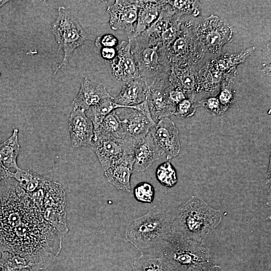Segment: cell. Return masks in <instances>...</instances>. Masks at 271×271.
<instances>
[{"label": "cell", "instance_id": "cell-42", "mask_svg": "<svg viewBox=\"0 0 271 271\" xmlns=\"http://www.w3.org/2000/svg\"><path fill=\"white\" fill-rule=\"evenodd\" d=\"M191 271H224L219 266L211 264L209 262L201 264L192 269Z\"/></svg>", "mask_w": 271, "mask_h": 271}, {"label": "cell", "instance_id": "cell-10", "mask_svg": "<svg viewBox=\"0 0 271 271\" xmlns=\"http://www.w3.org/2000/svg\"><path fill=\"white\" fill-rule=\"evenodd\" d=\"M136 143L128 136L116 138L94 135L91 146L105 171L124 156L133 154Z\"/></svg>", "mask_w": 271, "mask_h": 271}, {"label": "cell", "instance_id": "cell-38", "mask_svg": "<svg viewBox=\"0 0 271 271\" xmlns=\"http://www.w3.org/2000/svg\"><path fill=\"white\" fill-rule=\"evenodd\" d=\"M181 25L180 19L175 21L161 36L160 41L166 49L179 36Z\"/></svg>", "mask_w": 271, "mask_h": 271}, {"label": "cell", "instance_id": "cell-33", "mask_svg": "<svg viewBox=\"0 0 271 271\" xmlns=\"http://www.w3.org/2000/svg\"><path fill=\"white\" fill-rule=\"evenodd\" d=\"M232 77L230 76L225 77L220 84L217 96L216 95L225 112L232 104L234 98Z\"/></svg>", "mask_w": 271, "mask_h": 271}, {"label": "cell", "instance_id": "cell-31", "mask_svg": "<svg viewBox=\"0 0 271 271\" xmlns=\"http://www.w3.org/2000/svg\"><path fill=\"white\" fill-rule=\"evenodd\" d=\"M11 177L15 179L29 195L38 189L45 178L31 170L21 168L13 173Z\"/></svg>", "mask_w": 271, "mask_h": 271}, {"label": "cell", "instance_id": "cell-39", "mask_svg": "<svg viewBox=\"0 0 271 271\" xmlns=\"http://www.w3.org/2000/svg\"><path fill=\"white\" fill-rule=\"evenodd\" d=\"M117 38L112 34H105L97 37L95 40V45L98 48L107 47L116 48L118 44Z\"/></svg>", "mask_w": 271, "mask_h": 271}, {"label": "cell", "instance_id": "cell-25", "mask_svg": "<svg viewBox=\"0 0 271 271\" xmlns=\"http://www.w3.org/2000/svg\"><path fill=\"white\" fill-rule=\"evenodd\" d=\"M18 133L19 130L14 129L11 136L0 144V163L11 173L20 169L17 164V159L20 149Z\"/></svg>", "mask_w": 271, "mask_h": 271}, {"label": "cell", "instance_id": "cell-34", "mask_svg": "<svg viewBox=\"0 0 271 271\" xmlns=\"http://www.w3.org/2000/svg\"><path fill=\"white\" fill-rule=\"evenodd\" d=\"M176 14L181 16L184 14H192L194 17H197L200 13V6L198 1H167Z\"/></svg>", "mask_w": 271, "mask_h": 271}, {"label": "cell", "instance_id": "cell-8", "mask_svg": "<svg viewBox=\"0 0 271 271\" xmlns=\"http://www.w3.org/2000/svg\"><path fill=\"white\" fill-rule=\"evenodd\" d=\"M205 53L196 37L194 26L190 22L182 24L179 36L166 49L170 66L179 68L194 67L203 59Z\"/></svg>", "mask_w": 271, "mask_h": 271}, {"label": "cell", "instance_id": "cell-19", "mask_svg": "<svg viewBox=\"0 0 271 271\" xmlns=\"http://www.w3.org/2000/svg\"><path fill=\"white\" fill-rule=\"evenodd\" d=\"M111 97L105 86L94 83L85 77L81 83L79 91L73 99L72 104L73 108H80L86 111L89 107Z\"/></svg>", "mask_w": 271, "mask_h": 271}, {"label": "cell", "instance_id": "cell-2", "mask_svg": "<svg viewBox=\"0 0 271 271\" xmlns=\"http://www.w3.org/2000/svg\"><path fill=\"white\" fill-rule=\"evenodd\" d=\"M173 214L154 206L132 219L125 230V239L143 253L158 255L172 233Z\"/></svg>", "mask_w": 271, "mask_h": 271}, {"label": "cell", "instance_id": "cell-16", "mask_svg": "<svg viewBox=\"0 0 271 271\" xmlns=\"http://www.w3.org/2000/svg\"><path fill=\"white\" fill-rule=\"evenodd\" d=\"M122 109L115 111L121 121L125 134L134 138L137 142L144 138L156 123L135 109Z\"/></svg>", "mask_w": 271, "mask_h": 271}, {"label": "cell", "instance_id": "cell-12", "mask_svg": "<svg viewBox=\"0 0 271 271\" xmlns=\"http://www.w3.org/2000/svg\"><path fill=\"white\" fill-rule=\"evenodd\" d=\"M116 48L117 53L114 58L105 61L112 79L122 85L141 78L131 52L129 42L122 41Z\"/></svg>", "mask_w": 271, "mask_h": 271}, {"label": "cell", "instance_id": "cell-36", "mask_svg": "<svg viewBox=\"0 0 271 271\" xmlns=\"http://www.w3.org/2000/svg\"><path fill=\"white\" fill-rule=\"evenodd\" d=\"M195 101L197 107L203 106L212 114L219 115L225 113L216 96H209Z\"/></svg>", "mask_w": 271, "mask_h": 271}, {"label": "cell", "instance_id": "cell-26", "mask_svg": "<svg viewBox=\"0 0 271 271\" xmlns=\"http://www.w3.org/2000/svg\"><path fill=\"white\" fill-rule=\"evenodd\" d=\"M180 17L167 3L162 8L157 19L142 34L149 38L160 41L161 36L175 21L180 19Z\"/></svg>", "mask_w": 271, "mask_h": 271}, {"label": "cell", "instance_id": "cell-11", "mask_svg": "<svg viewBox=\"0 0 271 271\" xmlns=\"http://www.w3.org/2000/svg\"><path fill=\"white\" fill-rule=\"evenodd\" d=\"M168 73L154 78L147 86L146 100L153 120L157 122L162 118L174 114L176 105L170 97L171 86Z\"/></svg>", "mask_w": 271, "mask_h": 271}, {"label": "cell", "instance_id": "cell-27", "mask_svg": "<svg viewBox=\"0 0 271 271\" xmlns=\"http://www.w3.org/2000/svg\"><path fill=\"white\" fill-rule=\"evenodd\" d=\"M40 269L33 261L20 255L4 251L0 256V271H36Z\"/></svg>", "mask_w": 271, "mask_h": 271}, {"label": "cell", "instance_id": "cell-35", "mask_svg": "<svg viewBox=\"0 0 271 271\" xmlns=\"http://www.w3.org/2000/svg\"><path fill=\"white\" fill-rule=\"evenodd\" d=\"M133 196L139 202L152 203L155 197V189L152 184L148 182H141L133 188Z\"/></svg>", "mask_w": 271, "mask_h": 271}, {"label": "cell", "instance_id": "cell-21", "mask_svg": "<svg viewBox=\"0 0 271 271\" xmlns=\"http://www.w3.org/2000/svg\"><path fill=\"white\" fill-rule=\"evenodd\" d=\"M148 84L146 80L140 78L121 85L120 92L112 97L113 101L125 108L137 105L146 99Z\"/></svg>", "mask_w": 271, "mask_h": 271}, {"label": "cell", "instance_id": "cell-3", "mask_svg": "<svg viewBox=\"0 0 271 271\" xmlns=\"http://www.w3.org/2000/svg\"><path fill=\"white\" fill-rule=\"evenodd\" d=\"M221 211L197 196H192L173 214L172 231L204 243L221 221Z\"/></svg>", "mask_w": 271, "mask_h": 271}, {"label": "cell", "instance_id": "cell-18", "mask_svg": "<svg viewBox=\"0 0 271 271\" xmlns=\"http://www.w3.org/2000/svg\"><path fill=\"white\" fill-rule=\"evenodd\" d=\"M134 163L133 154L124 156L104 171L107 181L118 190L129 193Z\"/></svg>", "mask_w": 271, "mask_h": 271}, {"label": "cell", "instance_id": "cell-24", "mask_svg": "<svg viewBox=\"0 0 271 271\" xmlns=\"http://www.w3.org/2000/svg\"><path fill=\"white\" fill-rule=\"evenodd\" d=\"M254 49V47H251L239 53H226L211 59L208 63L217 70L233 77L236 75L237 66L243 63Z\"/></svg>", "mask_w": 271, "mask_h": 271}, {"label": "cell", "instance_id": "cell-22", "mask_svg": "<svg viewBox=\"0 0 271 271\" xmlns=\"http://www.w3.org/2000/svg\"><path fill=\"white\" fill-rule=\"evenodd\" d=\"M167 1H139L138 19L133 34L137 37L147 30L158 18Z\"/></svg>", "mask_w": 271, "mask_h": 271}, {"label": "cell", "instance_id": "cell-6", "mask_svg": "<svg viewBox=\"0 0 271 271\" xmlns=\"http://www.w3.org/2000/svg\"><path fill=\"white\" fill-rule=\"evenodd\" d=\"M52 32L58 44V53L61 49L64 52L63 59L56 69L55 74L60 68L67 65L76 48L91 38L69 10L64 7L58 9V16L52 24Z\"/></svg>", "mask_w": 271, "mask_h": 271}, {"label": "cell", "instance_id": "cell-14", "mask_svg": "<svg viewBox=\"0 0 271 271\" xmlns=\"http://www.w3.org/2000/svg\"><path fill=\"white\" fill-rule=\"evenodd\" d=\"M155 142L166 154L167 160L177 156L181 146L179 131L174 122L168 117L161 118L150 129Z\"/></svg>", "mask_w": 271, "mask_h": 271}, {"label": "cell", "instance_id": "cell-37", "mask_svg": "<svg viewBox=\"0 0 271 271\" xmlns=\"http://www.w3.org/2000/svg\"><path fill=\"white\" fill-rule=\"evenodd\" d=\"M196 108L194 98L192 96H189L176 105L174 114L179 117H189L194 115Z\"/></svg>", "mask_w": 271, "mask_h": 271}, {"label": "cell", "instance_id": "cell-44", "mask_svg": "<svg viewBox=\"0 0 271 271\" xmlns=\"http://www.w3.org/2000/svg\"><path fill=\"white\" fill-rule=\"evenodd\" d=\"M8 2L9 1H0V8Z\"/></svg>", "mask_w": 271, "mask_h": 271}, {"label": "cell", "instance_id": "cell-29", "mask_svg": "<svg viewBox=\"0 0 271 271\" xmlns=\"http://www.w3.org/2000/svg\"><path fill=\"white\" fill-rule=\"evenodd\" d=\"M94 135L116 138L126 137L121 121L115 110L106 116L98 128L94 130Z\"/></svg>", "mask_w": 271, "mask_h": 271}, {"label": "cell", "instance_id": "cell-15", "mask_svg": "<svg viewBox=\"0 0 271 271\" xmlns=\"http://www.w3.org/2000/svg\"><path fill=\"white\" fill-rule=\"evenodd\" d=\"M68 126L73 148L91 146L94 137V128L84 109L73 108L69 117Z\"/></svg>", "mask_w": 271, "mask_h": 271}, {"label": "cell", "instance_id": "cell-5", "mask_svg": "<svg viewBox=\"0 0 271 271\" xmlns=\"http://www.w3.org/2000/svg\"><path fill=\"white\" fill-rule=\"evenodd\" d=\"M132 55L140 76L146 80L168 72L170 64L166 55V48L160 41L143 34L128 36Z\"/></svg>", "mask_w": 271, "mask_h": 271}, {"label": "cell", "instance_id": "cell-4", "mask_svg": "<svg viewBox=\"0 0 271 271\" xmlns=\"http://www.w3.org/2000/svg\"><path fill=\"white\" fill-rule=\"evenodd\" d=\"M168 261L177 271H191L209 262V249L204 243L190 240L172 231L158 255Z\"/></svg>", "mask_w": 271, "mask_h": 271}, {"label": "cell", "instance_id": "cell-40", "mask_svg": "<svg viewBox=\"0 0 271 271\" xmlns=\"http://www.w3.org/2000/svg\"><path fill=\"white\" fill-rule=\"evenodd\" d=\"M116 53V48L104 47L100 49V56L105 61H109L113 59Z\"/></svg>", "mask_w": 271, "mask_h": 271}, {"label": "cell", "instance_id": "cell-32", "mask_svg": "<svg viewBox=\"0 0 271 271\" xmlns=\"http://www.w3.org/2000/svg\"><path fill=\"white\" fill-rule=\"evenodd\" d=\"M156 177L159 182L166 187H174L178 181L177 172L169 162L158 166L156 170Z\"/></svg>", "mask_w": 271, "mask_h": 271}, {"label": "cell", "instance_id": "cell-28", "mask_svg": "<svg viewBox=\"0 0 271 271\" xmlns=\"http://www.w3.org/2000/svg\"><path fill=\"white\" fill-rule=\"evenodd\" d=\"M133 271H177L160 256L142 253L132 264Z\"/></svg>", "mask_w": 271, "mask_h": 271}, {"label": "cell", "instance_id": "cell-23", "mask_svg": "<svg viewBox=\"0 0 271 271\" xmlns=\"http://www.w3.org/2000/svg\"><path fill=\"white\" fill-rule=\"evenodd\" d=\"M228 75L217 70L212 67L208 62H206L197 71V88L196 95L203 92L207 93L211 96V94L215 93L216 91L218 92L222 81Z\"/></svg>", "mask_w": 271, "mask_h": 271}, {"label": "cell", "instance_id": "cell-7", "mask_svg": "<svg viewBox=\"0 0 271 271\" xmlns=\"http://www.w3.org/2000/svg\"><path fill=\"white\" fill-rule=\"evenodd\" d=\"M34 202L44 219L63 237L68 232L66 196L61 184L47 178Z\"/></svg>", "mask_w": 271, "mask_h": 271}, {"label": "cell", "instance_id": "cell-20", "mask_svg": "<svg viewBox=\"0 0 271 271\" xmlns=\"http://www.w3.org/2000/svg\"><path fill=\"white\" fill-rule=\"evenodd\" d=\"M197 71L194 66L179 68L171 66L168 78L173 88L183 91L189 97L197 93Z\"/></svg>", "mask_w": 271, "mask_h": 271}, {"label": "cell", "instance_id": "cell-17", "mask_svg": "<svg viewBox=\"0 0 271 271\" xmlns=\"http://www.w3.org/2000/svg\"><path fill=\"white\" fill-rule=\"evenodd\" d=\"M164 153L150 131L144 138L137 142L134 146L133 171L141 172L147 170Z\"/></svg>", "mask_w": 271, "mask_h": 271}, {"label": "cell", "instance_id": "cell-30", "mask_svg": "<svg viewBox=\"0 0 271 271\" xmlns=\"http://www.w3.org/2000/svg\"><path fill=\"white\" fill-rule=\"evenodd\" d=\"M120 108L125 107L115 103L112 100V97H111L103 100L97 105L89 107L85 112L91 120L95 130L106 116L113 110Z\"/></svg>", "mask_w": 271, "mask_h": 271}, {"label": "cell", "instance_id": "cell-1", "mask_svg": "<svg viewBox=\"0 0 271 271\" xmlns=\"http://www.w3.org/2000/svg\"><path fill=\"white\" fill-rule=\"evenodd\" d=\"M63 237L15 179L0 180V253H16L47 267L59 254Z\"/></svg>", "mask_w": 271, "mask_h": 271}, {"label": "cell", "instance_id": "cell-43", "mask_svg": "<svg viewBox=\"0 0 271 271\" xmlns=\"http://www.w3.org/2000/svg\"><path fill=\"white\" fill-rule=\"evenodd\" d=\"M11 174L7 171L0 163V180L7 177H11Z\"/></svg>", "mask_w": 271, "mask_h": 271}, {"label": "cell", "instance_id": "cell-9", "mask_svg": "<svg viewBox=\"0 0 271 271\" xmlns=\"http://www.w3.org/2000/svg\"><path fill=\"white\" fill-rule=\"evenodd\" d=\"M194 30L205 53L219 54L232 39V30L226 20L213 15L194 26Z\"/></svg>", "mask_w": 271, "mask_h": 271}, {"label": "cell", "instance_id": "cell-41", "mask_svg": "<svg viewBox=\"0 0 271 271\" xmlns=\"http://www.w3.org/2000/svg\"><path fill=\"white\" fill-rule=\"evenodd\" d=\"M170 97L173 102L177 105L180 101L187 98V96L183 91L171 87L170 90Z\"/></svg>", "mask_w": 271, "mask_h": 271}, {"label": "cell", "instance_id": "cell-13", "mask_svg": "<svg viewBox=\"0 0 271 271\" xmlns=\"http://www.w3.org/2000/svg\"><path fill=\"white\" fill-rule=\"evenodd\" d=\"M139 1L116 0L107 8L109 24L113 30L133 34L138 19Z\"/></svg>", "mask_w": 271, "mask_h": 271}]
</instances>
